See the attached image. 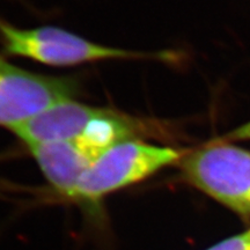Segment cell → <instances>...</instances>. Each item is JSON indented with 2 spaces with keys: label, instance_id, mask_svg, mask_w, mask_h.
I'll use <instances>...</instances> for the list:
<instances>
[{
  "label": "cell",
  "instance_id": "6da1fadb",
  "mask_svg": "<svg viewBox=\"0 0 250 250\" xmlns=\"http://www.w3.org/2000/svg\"><path fill=\"white\" fill-rule=\"evenodd\" d=\"M184 151L159 146L142 139L118 143L102 152L83 173L71 203L93 219L103 218L105 197L143 182L165 168L179 165Z\"/></svg>",
  "mask_w": 250,
  "mask_h": 250
},
{
  "label": "cell",
  "instance_id": "7a4b0ae2",
  "mask_svg": "<svg viewBox=\"0 0 250 250\" xmlns=\"http://www.w3.org/2000/svg\"><path fill=\"white\" fill-rule=\"evenodd\" d=\"M177 166L189 186L237 214L250 215V151L214 142L186 151Z\"/></svg>",
  "mask_w": 250,
  "mask_h": 250
},
{
  "label": "cell",
  "instance_id": "3957f363",
  "mask_svg": "<svg viewBox=\"0 0 250 250\" xmlns=\"http://www.w3.org/2000/svg\"><path fill=\"white\" fill-rule=\"evenodd\" d=\"M0 43L7 55L51 66H76L100 61L161 59L159 54L98 44L59 27L22 29L0 18Z\"/></svg>",
  "mask_w": 250,
  "mask_h": 250
},
{
  "label": "cell",
  "instance_id": "277c9868",
  "mask_svg": "<svg viewBox=\"0 0 250 250\" xmlns=\"http://www.w3.org/2000/svg\"><path fill=\"white\" fill-rule=\"evenodd\" d=\"M79 92L74 78L51 77L11 64L0 55V125L13 129Z\"/></svg>",
  "mask_w": 250,
  "mask_h": 250
},
{
  "label": "cell",
  "instance_id": "5b68a950",
  "mask_svg": "<svg viewBox=\"0 0 250 250\" xmlns=\"http://www.w3.org/2000/svg\"><path fill=\"white\" fill-rule=\"evenodd\" d=\"M55 195L70 202L83 173L98 156L77 140L27 146Z\"/></svg>",
  "mask_w": 250,
  "mask_h": 250
},
{
  "label": "cell",
  "instance_id": "8992f818",
  "mask_svg": "<svg viewBox=\"0 0 250 250\" xmlns=\"http://www.w3.org/2000/svg\"><path fill=\"white\" fill-rule=\"evenodd\" d=\"M205 250H250V229L225 239Z\"/></svg>",
  "mask_w": 250,
  "mask_h": 250
},
{
  "label": "cell",
  "instance_id": "52a82bcc",
  "mask_svg": "<svg viewBox=\"0 0 250 250\" xmlns=\"http://www.w3.org/2000/svg\"><path fill=\"white\" fill-rule=\"evenodd\" d=\"M225 140L232 142V140H250V121L246 122L240 126L228 132L225 136Z\"/></svg>",
  "mask_w": 250,
  "mask_h": 250
}]
</instances>
